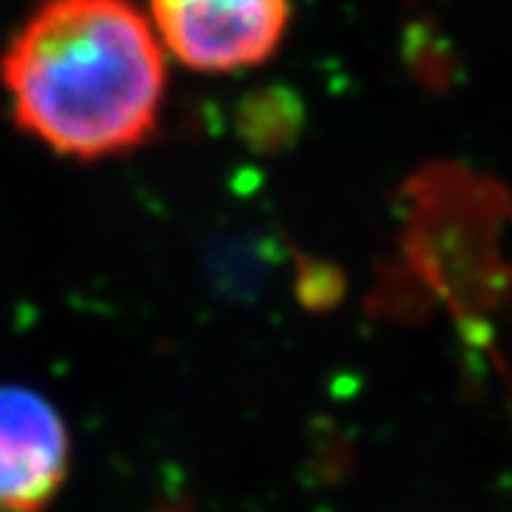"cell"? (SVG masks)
I'll use <instances>...</instances> for the list:
<instances>
[{"label": "cell", "mask_w": 512, "mask_h": 512, "mask_svg": "<svg viewBox=\"0 0 512 512\" xmlns=\"http://www.w3.org/2000/svg\"><path fill=\"white\" fill-rule=\"evenodd\" d=\"M165 55L134 0H43L9 40L0 80L26 134L89 163L154 137Z\"/></svg>", "instance_id": "1"}, {"label": "cell", "mask_w": 512, "mask_h": 512, "mask_svg": "<svg viewBox=\"0 0 512 512\" xmlns=\"http://www.w3.org/2000/svg\"><path fill=\"white\" fill-rule=\"evenodd\" d=\"M163 49L197 72L265 63L288 32L291 0H148Z\"/></svg>", "instance_id": "2"}, {"label": "cell", "mask_w": 512, "mask_h": 512, "mask_svg": "<svg viewBox=\"0 0 512 512\" xmlns=\"http://www.w3.org/2000/svg\"><path fill=\"white\" fill-rule=\"evenodd\" d=\"M72 441L55 404L0 384V512H46L69 476Z\"/></svg>", "instance_id": "3"}, {"label": "cell", "mask_w": 512, "mask_h": 512, "mask_svg": "<svg viewBox=\"0 0 512 512\" xmlns=\"http://www.w3.org/2000/svg\"><path fill=\"white\" fill-rule=\"evenodd\" d=\"M157 512H188L185 507H163V510H157Z\"/></svg>", "instance_id": "4"}]
</instances>
